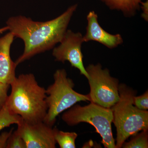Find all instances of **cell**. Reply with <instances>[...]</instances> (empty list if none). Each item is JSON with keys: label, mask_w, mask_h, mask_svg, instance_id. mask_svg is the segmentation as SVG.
<instances>
[{"label": "cell", "mask_w": 148, "mask_h": 148, "mask_svg": "<svg viewBox=\"0 0 148 148\" xmlns=\"http://www.w3.org/2000/svg\"><path fill=\"white\" fill-rule=\"evenodd\" d=\"M10 85L0 83V110L5 105Z\"/></svg>", "instance_id": "cell-17"}, {"label": "cell", "mask_w": 148, "mask_h": 148, "mask_svg": "<svg viewBox=\"0 0 148 148\" xmlns=\"http://www.w3.org/2000/svg\"><path fill=\"white\" fill-rule=\"evenodd\" d=\"M62 119L69 126L83 122L91 125L102 138L101 143L105 148H116L112 132L113 114L111 108L92 102L84 106L74 105L63 114Z\"/></svg>", "instance_id": "cell-4"}, {"label": "cell", "mask_w": 148, "mask_h": 148, "mask_svg": "<svg viewBox=\"0 0 148 148\" xmlns=\"http://www.w3.org/2000/svg\"><path fill=\"white\" fill-rule=\"evenodd\" d=\"M119 101L111 108L113 121L116 130V148L130 136L141 130H148V111L140 110L133 104L136 91L126 84H121L119 87Z\"/></svg>", "instance_id": "cell-3"}, {"label": "cell", "mask_w": 148, "mask_h": 148, "mask_svg": "<svg viewBox=\"0 0 148 148\" xmlns=\"http://www.w3.org/2000/svg\"><path fill=\"white\" fill-rule=\"evenodd\" d=\"M7 30H8V28L7 26L5 27H3L2 28H1L0 29V35L3 34V32H5L6 31H7Z\"/></svg>", "instance_id": "cell-20"}, {"label": "cell", "mask_w": 148, "mask_h": 148, "mask_svg": "<svg viewBox=\"0 0 148 148\" xmlns=\"http://www.w3.org/2000/svg\"><path fill=\"white\" fill-rule=\"evenodd\" d=\"M14 35L10 32L0 38V83L10 85L15 79L16 66L11 58L10 49Z\"/></svg>", "instance_id": "cell-10"}, {"label": "cell", "mask_w": 148, "mask_h": 148, "mask_svg": "<svg viewBox=\"0 0 148 148\" xmlns=\"http://www.w3.org/2000/svg\"><path fill=\"white\" fill-rule=\"evenodd\" d=\"M141 6L143 9V17L147 20V17L148 18V16H147V14H148V1L147 0L145 2L142 1L141 3Z\"/></svg>", "instance_id": "cell-19"}, {"label": "cell", "mask_w": 148, "mask_h": 148, "mask_svg": "<svg viewBox=\"0 0 148 148\" xmlns=\"http://www.w3.org/2000/svg\"><path fill=\"white\" fill-rule=\"evenodd\" d=\"M84 42L83 36L81 33L67 30L60 45L53 49L52 55L56 61L63 63L69 61L72 67L77 69L81 75L88 79V74L84 66L82 51V45Z\"/></svg>", "instance_id": "cell-7"}, {"label": "cell", "mask_w": 148, "mask_h": 148, "mask_svg": "<svg viewBox=\"0 0 148 148\" xmlns=\"http://www.w3.org/2000/svg\"><path fill=\"white\" fill-rule=\"evenodd\" d=\"M12 130H11L9 132H4L0 134V148H7L8 141L12 133Z\"/></svg>", "instance_id": "cell-18"}, {"label": "cell", "mask_w": 148, "mask_h": 148, "mask_svg": "<svg viewBox=\"0 0 148 148\" xmlns=\"http://www.w3.org/2000/svg\"><path fill=\"white\" fill-rule=\"evenodd\" d=\"M77 7V5H74L60 16L45 22L34 21L21 15L9 18L6 22L8 30L23 40L25 46L24 52L15 62L16 66L60 43Z\"/></svg>", "instance_id": "cell-1"}, {"label": "cell", "mask_w": 148, "mask_h": 148, "mask_svg": "<svg viewBox=\"0 0 148 148\" xmlns=\"http://www.w3.org/2000/svg\"><path fill=\"white\" fill-rule=\"evenodd\" d=\"M132 136L130 141L123 144L122 148H148V130H142L140 133H137Z\"/></svg>", "instance_id": "cell-14"}, {"label": "cell", "mask_w": 148, "mask_h": 148, "mask_svg": "<svg viewBox=\"0 0 148 148\" xmlns=\"http://www.w3.org/2000/svg\"><path fill=\"white\" fill-rule=\"evenodd\" d=\"M16 131L21 135L27 148H55V128L44 122L29 123L21 119Z\"/></svg>", "instance_id": "cell-8"}, {"label": "cell", "mask_w": 148, "mask_h": 148, "mask_svg": "<svg viewBox=\"0 0 148 148\" xmlns=\"http://www.w3.org/2000/svg\"><path fill=\"white\" fill-rule=\"evenodd\" d=\"M87 20L86 34L83 36L84 42L94 41L110 49L117 47L123 42L121 35L111 34L101 27L98 23V15L94 11L89 12Z\"/></svg>", "instance_id": "cell-9"}, {"label": "cell", "mask_w": 148, "mask_h": 148, "mask_svg": "<svg viewBox=\"0 0 148 148\" xmlns=\"http://www.w3.org/2000/svg\"><path fill=\"white\" fill-rule=\"evenodd\" d=\"M77 136L76 132H64L55 127L54 138L61 148H76L75 140Z\"/></svg>", "instance_id": "cell-12"}, {"label": "cell", "mask_w": 148, "mask_h": 148, "mask_svg": "<svg viewBox=\"0 0 148 148\" xmlns=\"http://www.w3.org/2000/svg\"><path fill=\"white\" fill-rule=\"evenodd\" d=\"M90 86V102L111 108L119 101V81L111 76L108 69L101 64H90L86 68Z\"/></svg>", "instance_id": "cell-6"}, {"label": "cell", "mask_w": 148, "mask_h": 148, "mask_svg": "<svg viewBox=\"0 0 148 148\" xmlns=\"http://www.w3.org/2000/svg\"><path fill=\"white\" fill-rule=\"evenodd\" d=\"M111 9L120 11L126 15H133L141 7L143 0H101Z\"/></svg>", "instance_id": "cell-11"}, {"label": "cell", "mask_w": 148, "mask_h": 148, "mask_svg": "<svg viewBox=\"0 0 148 148\" xmlns=\"http://www.w3.org/2000/svg\"><path fill=\"white\" fill-rule=\"evenodd\" d=\"M54 82L46 90L47 113L43 122L50 126L55 124L56 117L81 101H90L89 94L75 91L73 80L67 76L65 69L57 70L53 75Z\"/></svg>", "instance_id": "cell-5"}, {"label": "cell", "mask_w": 148, "mask_h": 148, "mask_svg": "<svg viewBox=\"0 0 148 148\" xmlns=\"http://www.w3.org/2000/svg\"><path fill=\"white\" fill-rule=\"evenodd\" d=\"M21 119L19 116L10 111L5 104L0 110V131L11 125L18 124Z\"/></svg>", "instance_id": "cell-13"}, {"label": "cell", "mask_w": 148, "mask_h": 148, "mask_svg": "<svg viewBox=\"0 0 148 148\" xmlns=\"http://www.w3.org/2000/svg\"><path fill=\"white\" fill-rule=\"evenodd\" d=\"M133 104L140 110H147L148 109V91H146L143 95L133 97Z\"/></svg>", "instance_id": "cell-16"}, {"label": "cell", "mask_w": 148, "mask_h": 148, "mask_svg": "<svg viewBox=\"0 0 148 148\" xmlns=\"http://www.w3.org/2000/svg\"><path fill=\"white\" fill-rule=\"evenodd\" d=\"M11 92L6 105L14 113L29 123L43 121L47 113L46 89L32 73L21 74L10 84Z\"/></svg>", "instance_id": "cell-2"}, {"label": "cell", "mask_w": 148, "mask_h": 148, "mask_svg": "<svg viewBox=\"0 0 148 148\" xmlns=\"http://www.w3.org/2000/svg\"><path fill=\"white\" fill-rule=\"evenodd\" d=\"M7 148H27L24 140L16 130L9 138Z\"/></svg>", "instance_id": "cell-15"}]
</instances>
